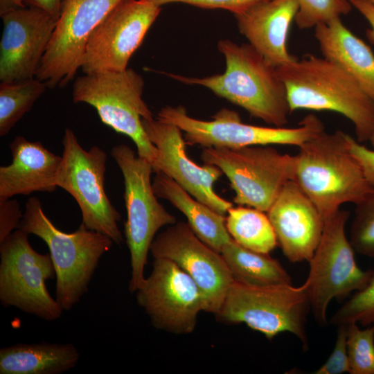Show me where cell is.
<instances>
[{
	"label": "cell",
	"mask_w": 374,
	"mask_h": 374,
	"mask_svg": "<svg viewBox=\"0 0 374 374\" xmlns=\"http://www.w3.org/2000/svg\"><path fill=\"white\" fill-rule=\"evenodd\" d=\"M217 47L225 60L223 73L203 78L164 73L181 83L206 87L269 125L284 127L292 113L285 84L276 67L249 43L238 44L220 39Z\"/></svg>",
	"instance_id": "1"
},
{
	"label": "cell",
	"mask_w": 374,
	"mask_h": 374,
	"mask_svg": "<svg viewBox=\"0 0 374 374\" xmlns=\"http://www.w3.org/2000/svg\"><path fill=\"white\" fill-rule=\"evenodd\" d=\"M276 69L291 113L299 109L339 113L352 122L358 142L369 141L374 133V101L341 67L324 57L306 55Z\"/></svg>",
	"instance_id": "2"
},
{
	"label": "cell",
	"mask_w": 374,
	"mask_h": 374,
	"mask_svg": "<svg viewBox=\"0 0 374 374\" xmlns=\"http://www.w3.org/2000/svg\"><path fill=\"white\" fill-rule=\"evenodd\" d=\"M299 148L294 181L312 201L323 220L344 204L356 205L374 188L351 153L346 133L323 130Z\"/></svg>",
	"instance_id": "3"
},
{
	"label": "cell",
	"mask_w": 374,
	"mask_h": 374,
	"mask_svg": "<svg viewBox=\"0 0 374 374\" xmlns=\"http://www.w3.org/2000/svg\"><path fill=\"white\" fill-rule=\"evenodd\" d=\"M18 229L35 235L48 246L56 273L55 300L63 310L70 311L87 292L100 258L114 242L82 223L72 233L58 229L35 197L26 203Z\"/></svg>",
	"instance_id": "4"
},
{
	"label": "cell",
	"mask_w": 374,
	"mask_h": 374,
	"mask_svg": "<svg viewBox=\"0 0 374 374\" xmlns=\"http://www.w3.org/2000/svg\"><path fill=\"white\" fill-rule=\"evenodd\" d=\"M143 87V77L132 69L84 74L74 81L73 100L93 107L104 124L130 138L156 173L158 150L142 125V118H153L142 97Z\"/></svg>",
	"instance_id": "5"
},
{
	"label": "cell",
	"mask_w": 374,
	"mask_h": 374,
	"mask_svg": "<svg viewBox=\"0 0 374 374\" xmlns=\"http://www.w3.org/2000/svg\"><path fill=\"white\" fill-rule=\"evenodd\" d=\"M311 309L307 284L256 286L233 281L215 314L219 321L245 323L272 339L279 333L294 335L308 348L307 316Z\"/></svg>",
	"instance_id": "6"
},
{
	"label": "cell",
	"mask_w": 374,
	"mask_h": 374,
	"mask_svg": "<svg viewBox=\"0 0 374 374\" xmlns=\"http://www.w3.org/2000/svg\"><path fill=\"white\" fill-rule=\"evenodd\" d=\"M111 154L124 179L127 215L124 233L130 254L129 290L133 293L145 279L144 268L155 234L161 227L173 224L177 220L159 202L153 190L151 163L125 144L113 147Z\"/></svg>",
	"instance_id": "7"
},
{
	"label": "cell",
	"mask_w": 374,
	"mask_h": 374,
	"mask_svg": "<svg viewBox=\"0 0 374 374\" xmlns=\"http://www.w3.org/2000/svg\"><path fill=\"white\" fill-rule=\"evenodd\" d=\"M203 121L190 116L183 106H166L157 118L173 124L184 132L186 145L204 148H240L253 145H286L299 147L324 130L322 121L314 114L303 118L296 127H264L242 122L238 112L222 108Z\"/></svg>",
	"instance_id": "8"
},
{
	"label": "cell",
	"mask_w": 374,
	"mask_h": 374,
	"mask_svg": "<svg viewBox=\"0 0 374 374\" xmlns=\"http://www.w3.org/2000/svg\"><path fill=\"white\" fill-rule=\"evenodd\" d=\"M205 164L218 167L235 192L233 202L267 213L284 186L294 180L296 157L267 145L204 148Z\"/></svg>",
	"instance_id": "9"
},
{
	"label": "cell",
	"mask_w": 374,
	"mask_h": 374,
	"mask_svg": "<svg viewBox=\"0 0 374 374\" xmlns=\"http://www.w3.org/2000/svg\"><path fill=\"white\" fill-rule=\"evenodd\" d=\"M350 216L339 209L324 220L323 233L311 259L308 286L311 310L317 322L327 323V309L334 299H342L363 289L373 270H362L355 258L354 249L346 234Z\"/></svg>",
	"instance_id": "10"
},
{
	"label": "cell",
	"mask_w": 374,
	"mask_h": 374,
	"mask_svg": "<svg viewBox=\"0 0 374 374\" xmlns=\"http://www.w3.org/2000/svg\"><path fill=\"white\" fill-rule=\"evenodd\" d=\"M28 235L17 229L0 242V301L4 307L55 321L64 310L46 286L47 280L56 277L54 265L50 253L31 247Z\"/></svg>",
	"instance_id": "11"
},
{
	"label": "cell",
	"mask_w": 374,
	"mask_h": 374,
	"mask_svg": "<svg viewBox=\"0 0 374 374\" xmlns=\"http://www.w3.org/2000/svg\"><path fill=\"white\" fill-rule=\"evenodd\" d=\"M62 162L57 186L76 201L82 223L89 229L103 233L120 244L123 239L118 226L121 215L105 190L106 152L98 146L85 150L69 128L62 139Z\"/></svg>",
	"instance_id": "12"
},
{
	"label": "cell",
	"mask_w": 374,
	"mask_h": 374,
	"mask_svg": "<svg viewBox=\"0 0 374 374\" xmlns=\"http://www.w3.org/2000/svg\"><path fill=\"white\" fill-rule=\"evenodd\" d=\"M161 10L147 0L121 1L91 34L80 67L83 73L126 69Z\"/></svg>",
	"instance_id": "13"
},
{
	"label": "cell",
	"mask_w": 374,
	"mask_h": 374,
	"mask_svg": "<svg viewBox=\"0 0 374 374\" xmlns=\"http://www.w3.org/2000/svg\"><path fill=\"white\" fill-rule=\"evenodd\" d=\"M121 1L64 0L35 77L51 89L73 80L91 34Z\"/></svg>",
	"instance_id": "14"
},
{
	"label": "cell",
	"mask_w": 374,
	"mask_h": 374,
	"mask_svg": "<svg viewBox=\"0 0 374 374\" xmlns=\"http://www.w3.org/2000/svg\"><path fill=\"white\" fill-rule=\"evenodd\" d=\"M138 304L152 325L166 332L189 334L204 311L202 293L194 280L175 262L154 258L152 269L136 292Z\"/></svg>",
	"instance_id": "15"
},
{
	"label": "cell",
	"mask_w": 374,
	"mask_h": 374,
	"mask_svg": "<svg viewBox=\"0 0 374 374\" xmlns=\"http://www.w3.org/2000/svg\"><path fill=\"white\" fill-rule=\"evenodd\" d=\"M150 252L154 258L173 261L194 280L205 312H219L234 280L221 253L202 241L188 223L176 222L158 234Z\"/></svg>",
	"instance_id": "16"
},
{
	"label": "cell",
	"mask_w": 374,
	"mask_h": 374,
	"mask_svg": "<svg viewBox=\"0 0 374 374\" xmlns=\"http://www.w3.org/2000/svg\"><path fill=\"white\" fill-rule=\"evenodd\" d=\"M1 17V82L35 77L57 19L42 9L26 6Z\"/></svg>",
	"instance_id": "17"
},
{
	"label": "cell",
	"mask_w": 374,
	"mask_h": 374,
	"mask_svg": "<svg viewBox=\"0 0 374 374\" xmlns=\"http://www.w3.org/2000/svg\"><path fill=\"white\" fill-rule=\"evenodd\" d=\"M142 125L151 143L158 150L157 172L172 178L194 198L224 215L233 206L231 202L214 190L215 181L223 175L217 166H199L188 158L186 143L176 125L157 118H142ZM155 173V174H156Z\"/></svg>",
	"instance_id": "18"
},
{
	"label": "cell",
	"mask_w": 374,
	"mask_h": 374,
	"mask_svg": "<svg viewBox=\"0 0 374 374\" xmlns=\"http://www.w3.org/2000/svg\"><path fill=\"white\" fill-rule=\"evenodd\" d=\"M267 213L286 258L292 262H308L321 240L324 220L295 181L284 186Z\"/></svg>",
	"instance_id": "19"
},
{
	"label": "cell",
	"mask_w": 374,
	"mask_h": 374,
	"mask_svg": "<svg viewBox=\"0 0 374 374\" xmlns=\"http://www.w3.org/2000/svg\"><path fill=\"white\" fill-rule=\"evenodd\" d=\"M297 11L296 0H266L234 16L249 44L278 67L296 58L289 53L287 42Z\"/></svg>",
	"instance_id": "20"
},
{
	"label": "cell",
	"mask_w": 374,
	"mask_h": 374,
	"mask_svg": "<svg viewBox=\"0 0 374 374\" xmlns=\"http://www.w3.org/2000/svg\"><path fill=\"white\" fill-rule=\"evenodd\" d=\"M12 160L0 167V200L33 192L52 193L62 162L39 141L16 136L10 144Z\"/></svg>",
	"instance_id": "21"
},
{
	"label": "cell",
	"mask_w": 374,
	"mask_h": 374,
	"mask_svg": "<svg viewBox=\"0 0 374 374\" xmlns=\"http://www.w3.org/2000/svg\"><path fill=\"white\" fill-rule=\"evenodd\" d=\"M314 37L323 57L353 76L374 101V55L369 46L340 18L315 26Z\"/></svg>",
	"instance_id": "22"
},
{
	"label": "cell",
	"mask_w": 374,
	"mask_h": 374,
	"mask_svg": "<svg viewBox=\"0 0 374 374\" xmlns=\"http://www.w3.org/2000/svg\"><path fill=\"white\" fill-rule=\"evenodd\" d=\"M152 188L158 198L169 201L186 217L195 234L220 253L232 238L226 226V217L193 198L186 190L163 172L156 173Z\"/></svg>",
	"instance_id": "23"
},
{
	"label": "cell",
	"mask_w": 374,
	"mask_h": 374,
	"mask_svg": "<svg viewBox=\"0 0 374 374\" xmlns=\"http://www.w3.org/2000/svg\"><path fill=\"white\" fill-rule=\"evenodd\" d=\"M80 359L71 344H17L0 349L1 374H60Z\"/></svg>",
	"instance_id": "24"
},
{
	"label": "cell",
	"mask_w": 374,
	"mask_h": 374,
	"mask_svg": "<svg viewBox=\"0 0 374 374\" xmlns=\"http://www.w3.org/2000/svg\"><path fill=\"white\" fill-rule=\"evenodd\" d=\"M220 253L235 281L256 286L292 284V278L278 260L249 250L233 238Z\"/></svg>",
	"instance_id": "25"
},
{
	"label": "cell",
	"mask_w": 374,
	"mask_h": 374,
	"mask_svg": "<svg viewBox=\"0 0 374 374\" xmlns=\"http://www.w3.org/2000/svg\"><path fill=\"white\" fill-rule=\"evenodd\" d=\"M226 226L238 244L249 250L269 254L278 241L267 214L252 207H231L227 212Z\"/></svg>",
	"instance_id": "26"
},
{
	"label": "cell",
	"mask_w": 374,
	"mask_h": 374,
	"mask_svg": "<svg viewBox=\"0 0 374 374\" xmlns=\"http://www.w3.org/2000/svg\"><path fill=\"white\" fill-rule=\"evenodd\" d=\"M47 87L36 77L1 82L0 136L10 132L15 124L28 112Z\"/></svg>",
	"instance_id": "27"
},
{
	"label": "cell",
	"mask_w": 374,
	"mask_h": 374,
	"mask_svg": "<svg viewBox=\"0 0 374 374\" xmlns=\"http://www.w3.org/2000/svg\"><path fill=\"white\" fill-rule=\"evenodd\" d=\"M347 350L350 374H374V324L366 329L347 324Z\"/></svg>",
	"instance_id": "28"
},
{
	"label": "cell",
	"mask_w": 374,
	"mask_h": 374,
	"mask_svg": "<svg viewBox=\"0 0 374 374\" xmlns=\"http://www.w3.org/2000/svg\"><path fill=\"white\" fill-rule=\"evenodd\" d=\"M298 11L294 21L300 29L328 23L352 10L350 0H296Z\"/></svg>",
	"instance_id": "29"
},
{
	"label": "cell",
	"mask_w": 374,
	"mask_h": 374,
	"mask_svg": "<svg viewBox=\"0 0 374 374\" xmlns=\"http://www.w3.org/2000/svg\"><path fill=\"white\" fill-rule=\"evenodd\" d=\"M350 242L358 253L374 258V188L356 204Z\"/></svg>",
	"instance_id": "30"
},
{
	"label": "cell",
	"mask_w": 374,
	"mask_h": 374,
	"mask_svg": "<svg viewBox=\"0 0 374 374\" xmlns=\"http://www.w3.org/2000/svg\"><path fill=\"white\" fill-rule=\"evenodd\" d=\"M330 322L335 326L350 323H359L364 326L374 324V270L367 285L355 292L336 311Z\"/></svg>",
	"instance_id": "31"
},
{
	"label": "cell",
	"mask_w": 374,
	"mask_h": 374,
	"mask_svg": "<svg viewBox=\"0 0 374 374\" xmlns=\"http://www.w3.org/2000/svg\"><path fill=\"white\" fill-rule=\"evenodd\" d=\"M337 335L334 349L326 362L314 374H341L349 373L347 350V325L337 326Z\"/></svg>",
	"instance_id": "32"
},
{
	"label": "cell",
	"mask_w": 374,
	"mask_h": 374,
	"mask_svg": "<svg viewBox=\"0 0 374 374\" xmlns=\"http://www.w3.org/2000/svg\"><path fill=\"white\" fill-rule=\"evenodd\" d=\"M159 6L172 3H186L204 9H223L233 15L266 0H147Z\"/></svg>",
	"instance_id": "33"
},
{
	"label": "cell",
	"mask_w": 374,
	"mask_h": 374,
	"mask_svg": "<svg viewBox=\"0 0 374 374\" xmlns=\"http://www.w3.org/2000/svg\"><path fill=\"white\" fill-rule=\"evenodd\" d=\"M22 217L17 200L11 198L0 200V242L18 229Z\"/></svg>",
	"instance_id": "34"
},
{
	"label": "cell",
	"mask_w": 374,
	"mask_h": 374,
	"mask_svg": "<svg viewBox=\"0 0 374 374\" xmlns=\"http://www.w3.org/2000/svg\"><path fill=\"white\" fill-rule=\"evenodd\" d=\"M347 141L349 149L360 164L366 179L374 188V149L368 148L348 134Z\"/></svg>",
	"instance_id": "35"
},
{
	"label": "cell",
	"mask_w": 374,
	"mask_h": 374,
	"mask_svg": "<svg viewBox=\"0 0 374 374\" xmlns=\"http://www.w3.org/2000/svg\"><path fill=\"white\" fill-rule=\"evenodd\" d=\"M355 7L368 21L371 28L366 31L369 41L374 44V5L368 0H350Z\"/></svg>",
	"instance_id": "36"
},
{
	"label": "cell",
	"mask_w": 374,
	"mask_h": 374,
	"mask_svg": "<svg viewBox=\"0 0 374 374\" xmlns=\"http://www.w3.org/2000/svg\"><path fill=\"white\" fill-rule=\"evenodd\" d=\"M64 0H23L26 6H35L45 10L58 19Z\"/></svg>",
	"instance_id": "37"
},
{
	"label": "cell",
	"mask_w": 374,
	"mask_h": 374,
	"mask_svg": "<svg viewBox=\"0 0 374 374\" xmlns=\"http://www.w3.org/2000/svg\"><path fill=\"white\" fill-rule=\"evenodd\" d=\"M24 6L23 0H0V15Z\"/></svg>",
	"instance_id": "38"
},
{
	"label": "cell",
	"mask_w": 374,
	"mask_h": 374,
	"mask_svg": "<svg viewBox=\"0 0 374 374\" xmlns=\"http://www.w3.org/2000/svg\"><path fill=\"white\" fill-rule=\"evenodd\" d=\"M369 141L371 142V145L374 148V133L372 135L371 138L370 139Z\"/></svg>",
	"instance_id": "39"
},
{
	"label": "cell",
	"mask_w": 374,
	"mask_h": 374,
	"mask_svg": "<svg viewBox=\"0 0 374 374\" xmlns=\"http://www.w3.org/2000/svg\"><path fill=\"white\" fill-rule=\"evenodd\" d=\"M368 1L374 5V0H368Z\"/></svg>",
	"instance_id": "40"
}]
</instances>
